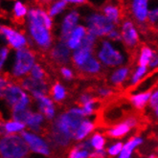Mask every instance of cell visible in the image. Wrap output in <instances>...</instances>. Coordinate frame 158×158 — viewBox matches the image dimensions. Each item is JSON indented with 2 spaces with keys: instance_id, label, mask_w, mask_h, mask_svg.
Wrapping results in <instances>:
<instances>
[{
  "instance_id": "obj_1",
  "label": "cell",
  "mask_w": 158,
  "mask_h": 158,
  "mask_svg": "<svg viewBox=\"0 0 158 158\" xmlns=\"http://www.w3.org/2000/svg\"><path fill=\"white\" fill-rule=\"evenodd\" d=\"M80 106H74L56 116L48 132V142L51 148L63 150L73 141L74 133L85 119Z\"/></svg>"
},
{
  "instance_id": "obj_2",
  "label": "cell",
  "mask_w": 158,
  "mask_h": 158,
  "mask_svg": "<svg viewBox=\"0 0 158 158\" xmlns=\"http://www.w3.org/2000/svg\"><path fill=\"white\" fill-rule=\"evenodd\" d=\"M41 7H31L25 18L27 38L30 48H36L42 52H48L54 44V35L43 24Z\"/></svg>"
},
{
  "instance_id": "obj_3",
  "label": "cell",
  "mask_w": 158,
  "mask_h": 158,
  "mask_svg": "<svg viewBox=\"0 0 158 158\" xmlns=\"http://www.w3.org/2000/svg\"><path fill=\"white\" fill-rule=\"evenodd\" d=\"M95 56L101 64L108 68H117L123 66L127 62L125 53L119 49L115 43L106 39H101L95 48Z\"/></svg>"
},
{
  "instance_id": "obj_4",
  "label": "cell",
  "mask_w": 158,
  "mask_h": 158,
  "mask_svg": "<svg viewBox=\"0 0 158 158\" xmlns=\"http://www.w3.org/2000/svg\"><path fill=\"white\" fill-rule=\"evenodd\" d=\"M30 151L18 134H6L0 137V158H29Z\"/></svg>"
},
{
  "instance_id": "obj_5",
  "label": "cell",
  "mask_w": 158,
  "mask_h": 158,
  "mask_svg": "<svg viewBox=\"0 0 158 158\" xmlns=\"http://www.w3.org/2000/svg\"><path fill=\"white\" fill-rule=\"evenodd\" d=\"M35 62L36 54L32 48L26 47L15 51L10 76L15 80L28 76Z\"/></svg>"
},
{
  "instance_id": "obj_6",
  "label": "cell",
  "mask_w": 158,
  "mask_h": 158,
  "mask_svg": "<svg viewBox=\"0 0 158 158\" xmlns=\"http://www.w3.org/2000/svg\"><path fill=\"white\" fill-rule=\"evenodd\" d=\"M83 21L87 32L95 35L98 40L106 39V36L117 27L109 21L100 11L96 10L86 13L83 17Z\"/></svg>"
},
{
  "instance_id": "obj_7",
  "label": "cell",
  "mask_w": 158,
  "mask_h": 158,
  "mask_svg": "<svg viewBox=\"0 0 158 158\" xmlns=\"http://www.w3.org/2000/svg\"><path fill=\"white\" fill-rule=\"evenodd\" d=\"M2 98L5 100L7 105L11 107V109L30 107L32 103L31 96L26 91H24L18 83L14 81H11L7 85Z\"/></svg>"
},
{
  "instance_id": "obj_8",
  "label": "cell",
  "mask_w": 158,
  "mask_h": 158,
  "mask_svg": "<svg viewBox=\"0 0 158 158\" xmlns=\"http://www.w3.org/2000/svg\"><path fill=\"white\" fill-rule=\"evenodd\" d=\"M0 39L7 44L10 49L15 51L29 47L27 35L22 31L0 23Z\"/></svg>"
},
{
  "instance_id": "obj_9",
  "label": "cell",
  "mask_w": 158,
  "mask_h": 158,
  "mask_svg": "<svg viewBox=\"0 0 158 158\" xmlns=\"http://www.w3.org/2000/svg\"><path fill=\"white\" fill-rule=\"evenodd\" d=\"M121 39L127 50H134L140 43V32L135 22L131 17H124L118 26Z\"/></svg>"
},
{
  "instance_id": "obj_10",
  "label": "cell",
  "mask_w": 158,
  "mask_h": 158,
  "mask_svg": "<svg viewBox=\"0 0 158 158\" xmlns=\"http://www.w3.org/2000/svg\"><path fill=\"white\" fill-rule=\"evenodd\" d=\"M20 136L29 148L30 152L45 157L51 156L52 148L49 142L40 134H36L30 131H23L20 133Z\"/></svg>"
},
{
  "instance_id": "obj_11",
  "label": "cell",
  "mask_w": 158,
  "mask_h": 158,
  "mask_svg": "<svg viewBox=\"0 0 158 158\" xmlns=\"http://www.w3.org/2000/svg\"><path fill=\"white\" fill-rule=\"evenodd\" d=\"M151 0H128V9L131 18L135 22L138 29L145 30L148 28L147 17L150 10Z\"/></svg>"
},
{
  "instance_id": "obj_12",
  "label": "cell",
  "mask_w": 158,
  "mask_h": 158,
  "mask_svg": "<svg viewBox=\"0 0 158 158\" xmlns=\"http://www.w3.org/2000/svg\"><path fill=\"white\" fill-rule=\"evenodd\" d=\"M81 14L80 10L76 8H72L64 14L60 25V35L59 40L60 41L65 42L71 32L75 29V27L81 24Z\"/></svg>"
},
{
  "instance_id": "obj_13",
  "label": "cell",
  "mask_w": 158,
  "mask_h": 158,
  "mask_svg": "<svg viewBox=\"0 0 158 158\" xmlns=\"http://www.w3.org/2000/svg\"><path fill=\"white\" fill-rule=\"evenodd\" d=\"M18 81V85L28 94L31 95L35 101L44 95H48L49 86L46 81H38L30 76H26Z\"/></svg>"
},
{
  "instance_id": "obj_14",
  "label": "cell",
  "mask_w": 158,
  "mask_h": 158,
  "mask_svg": "<svg viewBox=\"0 0 158 158\" xmlns=\"http://www.w3.org/2000/svg\"><path fill=\"white\" fill-rule=\"evenodd\" d=\"M49 52L50 60L59 66H67V64L71 62V54L72 51L67 47L65 42L58 40L53 46Z\"/></svg>"
},
{
  "instance_id": "obj_15",
  "label": "cell",
  "mask_w": 158,
  "mask_h": 158,
  "mask_svg": "<svg viewBox=\"0 0 158 158\" xmlns=\"http://www.w3.org/2000/svg\"><path fill=\"white\" fill-rule=\"evenodd\" d=\"M100 12L117 27L120 25L121 21L124 18L122 8H121L120 4L114 0L106 1L100 8Z\"/></svg>"
},
{
  "instance_id": "obj_16",
  "label": "cell",
  "mask_w": 158,
  "mask_h": 158,
  "mask_svg": "<svg viewBox=\"0 0 158 158\" xmlns=\"http://www.w3.org/2000/svg\"><path fill=\"white\" fill-rule=\"evenodd\" d=\"M35 103L38 105L39 112L43 115L45 120L53 121L55 117L57 116L56 115V106L54 101L48 95H44L40 99L35 100Z\"/></svg>"
},
{
  "instance_id": "obj_17",
  "label": "cell",
  "mask_w": 158,
  "mask_h": 158,
  "mask_svg": "<svg viewBox=\"0 0 158 158\" xmlns=\"http://www.w3.org/2000/svg\"><path fill=\"white\" fill-rule=\"evenodd\" d=\"M103 68L104 66L102 65L101 62L98 60V59L96 58V56L94 54L77 70L81 75L93 77V76H98L100 74H102Z\"/></svg>"
},
{
  "instance_id": "obj_18",
  "label": "cell",
  "mask_w": 158,
  "mask_h": 158,
  "mask_svg": "<svg viewBox=\"0 0 158 158\" xmlns=\"http://www.w3.org/2000/svg\"><path fill=\"white\" fill-rule=\"evenodd\" d=\"M86 34H87V30L85 26L83 24H79L78 26L75 27V29L71 32L70 35L66 40L65 41L66 46L72 52L75 51L81 45L82 40L85 39Z\"/></svg>"
},
{
  "instance_id": "obj_19",
  "label": "cell",
  "mask_w": 158,
  "mask_h": 158,
  "mask_svg": "<svg viewBox=\"0 0 158 158\" xmlns=\"http://www.w3.org/2000/svg\"><path fill=\"white\" fill-rule=\"evenodd\" d=\"M95 54V49L86 47V46L81 45L78 49L73 51L71 54V62L76 69L80 68L91 56Z\"/></svg>"
},
{
  "instance_id": "obj_20",
  "label": "cell",
  "mask_w": 158,
  "mask_h": 158,
  "mask_svg": "<svg viewBox=\"0 0 158 158\" xmlns=\"http://www.w3.org/2000/svg\"><path fill=\"white\" fill-rule=\"evenodd\" d=\"M95 127L96 126L94 122H92L88 118H85L81 121L80 126L78 127L75 133H74L73 141L81 142L83 140H85V139H87V137L94 131Z\"/></svg>"
},
{
  "instance_id": "obj_21",
  "label": "cell",
  "mask_w": 158,
  "mask_h": 158,
  "mask_svg": "<svg viewBox=\"0 0 158 158\" xmlns=\"http://www.w3.org/2000/svg\"><path fill=\"white\" fill-rule=\"evenodd\" d=\"M143 142H144L143 138L139 135H135L131 138H129L123 145L122 151L119 153L118 158H132L134 150L137 148L139 146H141Z\"/></svg>"
},
{
  "instance_id": "obj_22",
  "label": "cell",
  "mask_w": 158,
  "mask_h": 158,
  "mask_svg": "<svg viewBox=\"0 0 158 158\" xmlns=\"http://www.w3.org/2000/svg\"><path fill=\"white\" fill-rule=\"evenodd\" d=\"M45 123V118L39 111H33L31 115L26 121L25 126L30 129V131L39 134L43 131V125Z\"/></svg>"
},
{
  "instance_id": "obj_23",
  "label": "cell",
  "mask_w": 158,
  "mask_h": 158,
  "mask_svg": "<svg viewBox=\"0 0 158 158\" xmlns=\"http://www.w3.org/2000/svg\"><path fill=\"white\" fill-rule=\"evenodd\" d=\"M129 75H131V67L126 65L117 67L110 74L109 82L114 86H120L126 82Z\"/></svg>"
},
{
  "instance_id": "obj_24",
  "label": "cell",
  "mask_w": 158,
  "mask_h": 158,
  "mask_svg": "<svg viewBox=\"0 0 158 158\" xmlns=\"http://www.w3.org/2000/svg\"><path fill=\"white\" fill-rule=\"evenodd\" d=\"M93 148L88 139L79 142L75 147L71 148L68 154V158H89L90 152Z\"/></svg>"
},
{
  "instance_id": "obj_25",
  "label": "cell",
  "mask_w": 158,
  "mask_h": 158,
  "mask_svg": "<svg viewBox=\"0 0 158 158\" xmlns=\"http://www.w3.org/2000/svg\"><path fill=\"white\" fill-rule=\"evenodd\" d=\"M152 92V90H148V91H143V92H138L136 94L129 96V101H131L132 106L138 110L145 108L147 104L148 103Z\"/></svg>"
},
{
  "instance_id": "obj_26",
  "label": "cell",
  "mask_w": 158,
  "mask_h": 158,
  "mask_svg": "<svg viewBox=\"0 0 158 158\" xmlns=\"http://www.w3.org/2000/svg\"><path fill=\"white\" fill-rule=\"evenodd\" d=\"M131 131V128L129 127L124 121L121 123H118L117 125L113 126L112 127L108 128L106 131V135L110 138L117 139V138H122L126 136L129 131Z\"/></svg>"
},
{
  "instance_id": "obj_27",
  "label": "cell",
  "mask_w": 158,
  "mask_h": 158,
  "mask_svg": "<svg viewBox=\"0 0 158 158\" xmlns=\"http://www.w3.org/2000/svg\"><path fill=\"white\" fill-rule=\"evenodd\" d=\"M67 7L68 4L64 0H55V1L48 5V9L46 11H47L49 16L54 19L55 17H57L58 15L65 12L67 10Z\"/></svg>"
},
{
  "instance_id": "obj_28",
  "label": "cell",
  "mask_w": 158,
  "mask_h": 158,
  "mask_svg": "<svg viewBox=\"0 0 158 158\" xmlns=\"http://www.w3.org/2000/svg\"><path fill=\"white\" fill-rule=\"evenodd\" d=\"M52 100L56 103H62L67 98V90L60 82H55L50 90Z\"/></svg>"
},
{
  "instance_id": "obj_29",
  "label": "cell",
  "mask_w": 158,
  "mask_h": 158,
  "mask_svg": "<svg viewBox=\"0 0 158 158\" xmlns=\"http://www.w3.org/2000/svg\"><path fill=\"white\" fill-rule=\"evenodd\" d=\"M156 52L148 45H144L140 48V52H139V56H138V60H137V63L138 66H146L148 67V63H150L152 58L153 57V55Z\"/></svg>"
},
{
  "instance_id": "obj_30",
  "label": "cell",
  "mask_w": 158,
  "mask_h": 158,
  "mask_svg": "<svg viewBox=\"0 0 158 158\" xmlns=\"http://www.w3.org/2000/svg\"><path fill=\"white\" fill-rule=\"evenodd\" d=\"M26 126L19 121L9 120L3 122V129L6 134H17L25 131Z\"/></svg>"
},
{
  "instance_id": "obj_31",
  "label": "cell",
  "mask_w": 158,
  "mask_h": 158,
  "mask_svg": "<svg viewBox=\"0 0 158 158\" xmlns=\"http://www.w3.org/2000/svg\"><path fill=\"white\" fill-rule=\"evenodd\" d=\"M29 8L20 0H16L13 6V16L16 20H25Z\"/></svg>"
},
{
  "instance_id": "obj_32",
  "label": "cell",
  "mask_w": 158,
  "mask_h": 158,
  "mask_svg": "<svg viewBox=\"0 0 158 158\" xmlns=\"http://www.w3.org/2000/svg\"><path fill=\"white\" fill-rule=\"evenodd\" d=\"M148 67L137 66L134 72L132 73V76L129 79V85H131V87L137 86L142 81V80L148 75Z\"/></svg>"
},
{
  "instance_id": "obj_33",
  "label": "cell",
  "mask_w": 158,
  "mask_h": 158,
  "mask_svg": "<svg viewBox=\"0 0 158 158\" xmlns=\"http://www.w3.org/2000/svg\"><path fill=\"white\" fill-rule=\"evenodd\" d=\"M33 112L31 107L27 108H15L12 109V120L15 121H19V122L23 123L25 125L26 121Z\"/></svg>"
},
{
  "instance_id": "obj_34",
  "label": "cell",
  "mask_w": 158,
  "mask_h": 158,
  "mask_svg": "<svg viewBox=\"0 0 158 158\" xmlns=\"http://www.w3.org/2000/svg\"><path fill=\"white\" fill-rule=\"evenodd\" d=\"M90 145L93 148V151H100V150H105L106 147V137L104 136V134H102L100 132H96L93 134L89 139Z\"/></svg>"
},
{
  "instance_id": "obj_35",
  "label": "cell",
  "mask_w": 158,
  "mask_h": 158,
  "mask_svg": "<svg viewBox=\"0 0 158 158\" xmlns=\"http://www.w3.org/2000/svg\"><path fill=\"white\" fill-rule=\"evenodd\" d=\"M98 103H99L98 98L92 97L90 100H88L86 102V103H85L82 106H80L82 110V113H83V115H85V117L92 116L95 113L97 106H98Z\"/></svg>"
},
{
  "instance_id": "obj_36",
  "label": "cell",
  "mask_w": 158,
  "mask_h": 158,
  "mask_svg": "<svg viewBox=\"0 0 158 158\" xmlns=\"http://www.w3.org/2000/svg\"><path fill=\"white\" fill-rule=\"evenodd\" d=\"M29 76L35 80H38V81H46L47 74H46L45 69L43 68V66L40 63L35 62L29 73Z\"/></svg>"
},
{
  "instance_id": "obj_37",
  "label": "cell",
  "mask_w": 158,
  "mask_h": 158,
  "mask_svg": "<svg viewBox=\"0 0 158 158\" xmlns=\"http://www.w3.org/2000/svg\"><path fill=\"white\" fill-rule=\"evenodd\" d=\"M158 22V8L157 6L150 8L148 13V17H147V25L154 27L157 25Z\"/></svg>"
},
{
  "instance_id": "obj_38",
  "label": "cell",
  "mask_w": 158,
  "mask_h": 158,
  "mask_svg": "<svg viewBox=\"0 0 158 158\" xmlns=\"http://www.w3.org/2000/svg\"><path fill=\"white\" fill-rule=\"evenodd\" d=\"M148 104H150V107L152 110L153 114L157 118L158 116V90L156 88L155 90L154 89L152 90L150 100H148Z\"/></svg>"
},
{
  "instance_id": "obj_39",
  "label": "cell",
  "mask_w": 158,
  "mask_h": 158,
  "mask_svg": "<svg viewBox=\"0 0 158 158\" xmlns=\"http://www.w3.org/2000/svg\"><path fill=\"white\" fill-rule=\"evenodd\" d=\"M123 145L124 143L121 142V141H118V142H115L113 143L112 145H110L106 150V153L111 156V157H115V156H118L119 153L121 152V151H122V148H123Z\"/></svg>"
},
{
  "instance_id": "obj_40",
  "label": "cell",
  "mask_w": 158,
  "mask_h": 158,
  "mask_svg": "<svg viewBox=\"0 0 158 158\" xmlns=\"http://www.w3.org/2000/svg\"><path fill=\"white\" fill-rule=\"evenodd\" d=\"M10 53H11V49L9 48L8 46H2V47H0V73L3 71V68L9 59Z\"/></svg>"
},
{
  "instance_id": "obj_41",
  "label": "cell",
  "mask_w": 158,
  "mask_h": 158,
  "mask_svg": "<svg viewBox=\"0 0 158 158\" xmlns=\"http://www.w3.org/2000/svg\"><path fill=\"white\" fill-rule=\"evenodd\" d=\"M114 94V91L112 88L108 86H101L97 89V95L99 99H108L112 97Z\"/></svg>"
},
{
  "instance_id": "obj_42",
  "label": "cell",
  "mask_w": 158,
  "mask_h": 158,
  "mask_svg": "<svg viewBox=\"0 0 158 158\" xmlns=\"http://www.w3.org/2000/svg\"><path fill=\"white\" fill-rule=\"evenodd\" d=\"M106 39L108 40L111 42H113V43H119V42L122 41V39H121V34H120V31H119V28L118 27L114 28V29L106 36Z\"/></svg>"
},
{
  "instance_id": "obj_43",
  "label": "cell",
  "mask_w": 158,
  "mask_h": 158,
  "mask_svg": "<svg viewBox=\"0 0 158 158\" xmlns=\"http://www.w3.org/2000/svg\"><path fill=\"white\" fill-rule=\"evenodd\" d=\"M60 73L61 77L66 81H72L74 79V76H75L73 69H71L70 67H67V66H61L60 68Z\"/></svg>"
},
{
  "instance_id": "obj_44",
  "label": "cell",
  "mask_w": 158,
  "mask_h": 158,
  "mask_svg": "<svg viewBox=\"0 0 158 158\" xmlns=\"http://www.w3.org/2000/svg\"><path fill=\"white\" fill-rule=\"evenodd\" d=\"M11 77H8L7 75H1L0 74V98L3 97V93L7 87V85L11 82Z\"/></svg>"
},
{
  "instance_id": "obj_45",
  "label": "cell",
  "mask_w": 158,
  "mask_h": 158,
  "mask_svg": "<svg viewBox=\"0 0 158 158\" xmlns=\"http://www.w3.org/2000/svg\"><path fill=\"white\" fill-rule=\"evenodd\" d=\"M124 122L131 127V128H133V127H136L137 126H138V124H139V119H138V117H136V116H134V115H128L126 119H125V121Z\"/></svg>"
},
{
  "instance_id": "obj_46",
  "label": "cell",
  "mask_w": 158,
  "mask_h": 158,
  "mask_svg": "<svg viewBox=\"0 0 158 158\" xmlns=\"http://www.w3.org/2000/svg\"><path fill=\"white\" fill-rule=\"evenodd\" d=\"M107 155L106 150H100V151H92L90 152L89 158H106Z\"/></svg>"
},
{
  "instance_id": "obj_47",
  "label": "cell",
  "mask_w": 158,
  "mask_h": 158,
  "mask_svg": "<svg viewBox=\"0 0 158 158\" xmlns=\"http://www.w3.org/2000/svg\"><path fill=\"white\" fill-rule=\"evenodd\" d=\"M92 97H94V96H93L91 93H89V92L82 93V94H81L80 97H79V105L80 106H82L85 103H86L88 100H90Z\"/></svg>"
},
{
  "instance_id": "obj_48",
  "label": "cell",
  "mask_w": 158,
  "mask_h": 158,
  "mask_svg": "<svg viewBox=\"0 0 158 158\" xmlns=\"http://www.w3.org/2000/svg\"><path fill=\"white\" fill-rule=\"evenodd\" d=\"M68 5H72L75 7H80V6H83L87 4L86 0H64Z\"/></svg>"
},
{
  "instance_id": "obj_49",
  "label": "cell",
  "mask_w": 158,
  "mask_h": 158,
  "mask_svg": "<svg viewBox=\"0 0 158 158\" xmlns=\"http://www.w3.org/2000/svg\"><path fill=\"white\" fill-rule=\"evenodd\" d=\"M157 65H158V57H157V53H155L153 55V57L152 58L150 63H148V68L153 70V69H156L157 68Z\"/></svg>"
},
{
  "instance_id": "obj_50",
  "label": "cell",
  "mask_w": 158,
  "mask_h": 158,
  "mask_svg": "<svg viewBox=\"0 0 158 158\" xmlns=\"http://www.w3.org/2000/svg\"><path fill=\"white\" fill-rule=\"evenodd\" d=\"M40 2H41L42 4H44V5H49V4H51L53 1H55V0H39Z\"/></svg>"
},
{
  "instance_id": "obj_51",
  "label": "cell",
  "mask_w": 158,
  "mask_h": 158,
  "mask_svg": "<svg viewBox=\"0 0 158 158\" xmlns=\"http://www.w3.org/2000/svg\"><path fill=\"white\" fill-rule=\"evenodd\" d=\"M86 1H87V3H88V2H93V4H94V2H95V1H100V5H101V7L103 6V4H102V2H101V0H86ZM103 1L106 3V0H103Z\"/></svg>"
},
{
  "instance_id": "obj_52",
  "label": "cell",
  "mask_w": 158,
  "mask_h": 158,
  "mask_svg": "<svg viewBox=\"0 0 158 158\" xmlns=\"http://www.w3.org/2000/svg\"><path fill=\"white\" fill-rule=\"evenodd\" d=\"M148 158H156V154H154V153H152V154L148 155Z\"/></svg>"
},
{
  "instance_id": "obj_53",
  "label": "cell",
  "mask_w": 158,
  "mask_h": 158,
  "mask_svg": "<svg viewBox=\"0 0 158 158\" xmlns=\"http://www.w3.org/2000/svg\"><path fill=\"white\" fill-rule=\"evenodd\" d=\"M15 1H16V0H15Z\"/></svg>"
}]
</instances>
